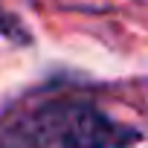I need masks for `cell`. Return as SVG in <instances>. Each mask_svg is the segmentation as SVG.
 <instances>
[{"mask_svg": "<svg viewBox=\"0 0 148 148\" xmlns=\"http://www.w3.org/2000/svg\"><path fill=\"white\" fill-rule=\"evenodd\" d=\"M0 35H3L6 41H12V44H18V47H26V44L32 41V35H29L26 23H23L18 15L6 12L3 6H0Z\"/></svg>", "mask_w": 148, "mask_h": 148, "instance_id": "2", "label": "cell"}, {"mask_svg": "<svg viewBox=\"0 0 148 148\" xmlns=\"http://www.w3.org/2000/svg\"><path fill=\"white\" fill-rule=\"evenodd\" d=\"M139 139L142 131L73 93H32L0 113V148H134Z\"/></svg>", "mask_w": 148, "mask_h": 148, "instance_id": "1", "label": "cell"}]
</instances>
